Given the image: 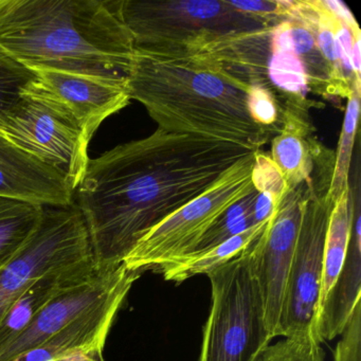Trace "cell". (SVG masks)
Masks as SVG:
<instances>
[{
	"instance_id": "cell-1",
	"label": "cell",
	"mask_w": 361,
	"mask_h": 361,
	"mask_svg": "<svg viewBox=\"0 0 361 361\" xmlns=\"http://www.w3.org/2000/svg\"><path fill=\"white\" fill-rule=\"evenodd\" d=\"M255 152L157 128L90 159L75 204L87 228L94 269L121 265L149 230Z\"/></svg>"
},
{
	"instance_id": "cell-2",
	"label": "cell",
	"mask_w": 361,
	"mask_h": 361,
	"mask_svg": "<svg viewBox=\"0 0 361 361\" xmlns=\"http://www.w3.org/2000/svg\"><path fill=\"white\" fill-rule=\"evenodd\" d=\"M126 90L130 100L141 103L164 132L255 151L274 135L251 119L248 84L198 48L135 47Z\"/></svg>"
},
{
	"instance_id": "cell-3",
	"label": "cell",
	"mask_w": 361,
	"mask_h": 361,
	"mask_svg": "<svg viewBox=\"0 0 361 361\" xmlns=\"http://www.w3.org/2000/svg\"><path fill=\"white\" fill-rule=\"evenodd\" d=\"M0 54L33 71L126 84L135 44L111 1L0 0Z\"/></svg>"
},
{
	"instance_id": "cell-4",
	"label": "cell",
	"mask_w": 361,
	"mask_h": 361,
	"mask_svg": "<svg viewBox=\"0 0 361 361\" xmlns=\"http://www.w3.org/2000/svg\"><path fill=\"white\" fill-rule=\"evenodd\" d=\"M334 159L331 153L319 156L312 179L306 185L301 225L287 276L276 336L289 339L312 338L320 341L317 335V321L320 310L325 238L335 204L329 196Z\"/></svg>"
},
{
	"instance_id": "cell-5",
	"label": "cell",
	"mask_w": 361,
	"mask_h": 361,
	"mask_svg": "<svg viewBox=\"0 0 361 361\" xmlns=\"http://www.w3.org/2000/svg\"><path fill=\"white\" fill-rule=\"evenodd\" d=\"M248 248L207 274L212 304L200 361H259L270 345L272 336Z\"/></svg>"
},
{
	"instance_id": "cell-6",
	"label": "cell",
	"mask_w": 361,
	"mask_h": 361,
	"mask_svg": "<svg viewBox=\"0 0 361 361\" xmlns=\"http://www.w3.org/2000/svg\"><path fill=\"white\" fill-rule=\"evenodd\" d=\"M194 47L216 59L228 73L248 85L267 88L282 113L287 107L312 109L305 73L293 49L288 20L219 35Z\"/></svg>"
},
{
	"instance_id": "cell-7",
	"label": "cell",
	"mask_w": 361,
	"mask_h": 361,
	"mask_svg": "<svg viewBox=\"0 0 361 361\" xmlns=\"http://www.w3.org/2000/svg\"><path fill=\"white\" fill-rule=\"evenodd\" d=\"M255 153L236 162L204 193L149 230L126 257L124 265L143 274L158 272L191 255L217 219L255 190L251 180Z\"/></svg>"
},
{
	"instance_id": "cell-8",
	"label": "cell",
	"mask_w": 361,
	"mask_h": 361,
	"mask_svg": "<svg viewBox=\"0 0 361 361\" xmlns=\"http://www.w3.org/2000/svg\"><path fill=\"white\" fill-rule=\"evenodd\" d=\"M111 5L130 31L135 47H193L219 35L267 27L236 11L227 0H117Z\"/></svg>"
},
{
	"instance_id": "cell-9",
	"label": "cell",
	"mask_w": 361,
	"mask_h": 361,
	"mask_svg": "<svg viewBox=\"0 0 361 361\" xmlns=\"http://www.w3.org/2000/svg\"><path fill=\"white\" fill-rule=\"evenodd\" d=\"M33 83L0 124V136L56 171L75 192L90 162V140L68 111Z\"/></svg>"
},
{
	"instance_id": "cell-10",
	"label": "cell",
	"mask_w": 361,
	"mask_h": 361,
	"mask_svg": "<svg viewBox=\"0 0 361 361\" xmlns=\"http://www.w3.org/2000/svg\"><path fill=\"white\" fill-rule=\"evenodd\" d=\"M90 264L94 265L90 236L77 206H44L43 219L35 235L0 270V321L42 276Z\"/></svg>"
},
{
	"instance_id": "cell-11",
	"label": "cell",
	"mask_w": 361,
	"mask_h": 361,
	"mask_svg": "<svg viewBox=\"0 0 361 361\" xmlns=\"http://www.w3.org/2000/svg\"><path fill=\"white\" fill-rule=\"evenodd\" d=\"M143 272L128 269L123 263L90 276L59 291L33 319L18 339L0 353V361H14L45 343L84 314L120 295H128Z\"/></svg>"
},
{
	"instance_id": "cell-12",
	"label": "cell",
	"mask_w": 361,
	"mask_h": 361,
	"mask_svg": "<svg viewBox=\"0 0 361 361\" xmlns=\"http://www.w3.org/2000/svg\"><path fill=\"white\" fill-rule=\"evenodd\" d=\"M307 183L289 190L284 200L274 209L261 235L248 248L251 269L261 290L266 322L272 338L276 337L287 276L301 225Z\"/></svg>"
},
{
	"instance_id": "cell-13",
	"label": "cell",
	"mask_w": 361,
	"mask_h": 361,
	"mask_svg": "<svg viewBox=\"0 0 361 361\" xmlns=\"http://www.w3.org/2000/svg\"><path fill=\"white\" fill-rule=\"evenodd\" d=\"M35 73L33 85L68 111L90 141L103 121L130 103L126 84L60 71Z\"/></svg>"
},
{
	"instance_id": "cell-14",
	"label": "cell",
	"mask_w": 361,
	"mask_h": 361,
	"mask_svg": "<svg viewBox=\"0 0 361 361\" xmlns=\"http://www.w3.org/2000/svg\"><path fill=\"white\" fill-rule=\"evenodd\" d=\"M0 196L48 207L75 204V192L59 173L1 136Z\"/></svg>"
},
{
	"instance_id": "cell-15",
	"label": "cell",
	"mask_w": 361,
	"mask_h": 361,
	"mask_svg": "<svg viewBox=\"0 0 361 361\" xmlns=\"http://www.w3.org/2000/svg\"><path fill=\"white\" fill-rule=\"evenodd\" d=\"M360 213L353 206L350 242L335 284L325 298L317 321V335L321 342L341 335L361 300Z\"/></svg>"
},
{
	"instance_id": "cell-16",
	"label": "cell",
	"mask_w": 361,
	"mask_h": 361,
	"mask_svg": "<svg viewBox=\"0 0 361 361\" xmlns=\"http://www.w3.org/2000/svg\"><path fill=\"white\" fill-rule=\"evenodd\" d=\"M310 111L287 107L282 113V126L271 140V159L276 162L288 190L312 178L314 158L320 143L312 137Z\"/></svg>"
},
{
	"instance_id": "cell-17",
	"label": "cell",
	"mask_w": 361,
	"mask_h": 361,
	"mask_svg": "<svg viewBox=\"0 0 361 361\" xmlns=\"http://www.w3.org/2000/svg\"><path fill=\"white\" fill-rule=\"evenodd\" d=\"M128 295H120L87 312L49 340L14 361H51L88 346H105L114 321Z\"/></svg>"
},
{
	"instance_id": "cell-18",
	"label": "cell",
	"mask_w": 361,
	"mask_h": 361,
	"mask_svg": "<svg viewBox=\"0 0 361 361\" xmlns=\"http://www.w3.org/2000/svg\"><path fill=\"white\" fill-rule=\"evenodd\" d=\"M92 264L50 272L28 287L0 321V353L26 331L37 314L64 287L84 280L94 271Z\"/></svg>"
},
{
	"instance_id": "cell-19",
	"label": "cell",
	"mask_w": 361,
	"mask_h": 361,
	"mask_svg": "<svg viewBox=\"0 0 361 361\" xmlns=\"http://www.w3.org/2000/svg\"><path fill=\"white\" fill-rule=\"evenodd\" d=\"M267 221L268 219L264 223L257 224L209 250L191 253L174 263L164 266L158 272L164 276V280L175 283L183 282L198 274L207 276L209 272L229 263L234 257L244 252L259 238L265 229Z\"/></svg>"
},
{
	"instance_id": "cell-20",
	"label": "cell",
	"mask_w": 361,
	"mask_h": 361,
	"mask_svg": "<svg viewBox=\"0 0 361 361\" xmlns=\"http://www.w3.org/2000/svg\"><path fill=\"white\" fill-rule=\"evenodd\" d=\"M43 215L42 204L0 196V270L28 244Z\"/></svg>"
},
{
	"instance_id": "cell-21",
	"label": "cell",
	"mask_w": 361,
	"mask_h": 361,
	"mask_svg": "<svg viewBox=\"0 0 361 361\" xmlns=\"http://www.w3.org/2000/svg\"><path fill=\"white\" fill-rule=\"evenodd\" d=\"M350 189L345 190L336 200L329 216L324 245V266H323L320 308L339 276L346 250H348L353 217V207L350 206Z\"/></svg>"
},
{
	"instance_id": "cell-22",
	"label": "cell",
	"mask_w": 361,
	"mask_h": 361,
	"mask_svg": "<svg viewBox=\"0 0 361 361\" xmlns=\"http://www.w3.org/2000/svg\"><path fill=\"white\" fill-rule=\"evenodd\" d=\"M288 22L290 23L293 49L303 66L308 90L322 98L337 99L331 69L321 54L314 35L303 23L297 20H290Z\"/></svg>"
},
{
	"instance_id": "cell-23",
	"label": "cell",
	"mask_w": 361,
	"mask_h": 361,
	"mask_svg": "<svg viewBox=\"0 0 361 361\" xmlns=\"http://www.w3.org/2000/svg\"><path fill=\"white\" fill-rule=\"evenodd\" d=\"M360 94L353 90L348 99L345 116L338 141L337 152L334 159L333 172L329 188V196L334 202L345 190L350 189L348 174L355 139L358 130L359 114H360Z\"/></svg>"
},
{
	"instance_id": "cell-24",
	"label": "cell",
	"mask_w": 361,
	"mask_h": 361,
	"mask_svg": "<svg viewBox=\"0 0 361 361\" xmlns=\"http://www.w3.org/2000/svg\"><path fill=\"white\" fill-rule=\"evenodd\" d=\"M257 194V190L255 189L240 202L230 207L202 236L192 253L202 252L219 246L229 238L255 226L253 208Z\"/></svg>"
},
{
	"instance_id": "cell-25",
	"label": "cell",
	"mask_w": 361,
	"mask_h": 361,
	"mask_svg": "<svg viewBox=\"0 0 361 361\" xmlns=\"http://www.w3.org/2000/svg\"><path fill=\"white\" fill-rule=\"evenodd\" d=\"M35 79V71L0 54V124L16 111Z\"/></svg>"
},
{
	"instance_id": "cell-26",
	"label": "cell",
	"mask_w": 361,
	"mask_h": 361,
	"mask_svg": "<svg viewBox=\"0 0 361 361\" xmlns=\"http://www.w3.org/2000/svg\"><path fill=\"white\" fill-rule=\"evenodd\" d=\"M247 106L255 124L276 134L282 126V109L271 92L261 85H249Z\"/></svg>"
},
{
	"instance_id": "cell-27",
	"label": "cell",
	"mask_w": 361,
	"mask_h": 361,
	"mask_svg": "<svg viewBox=\"0 0 361 361\" xmlns=\"http://www.w3.org/2000/svg\"><path fill=\"white\" fill-rule=\"evenodd\" d=\"M251 180L257 192L267 193L274 197L276 208L289 191L284 176L276 162L270 155L259 149L255 153Z\"/></svg>"
},
{
	"instance_id": "cell-28",
	"label": "cell",
	"mask_w": 361,
	"mask_h": 361,
	"mask_svg": "<svg viewBox=\"0 0 361 361\" xmlns=\"http://www.w3.org/2000/svg\"><path fill=\"white\" fill-rule=\"evenodd\" d=\"M321 342L316 339H289L268 345L259 361H323Z\"/></svg>"
},
{
	"instance_id": "cell-29",
	"label": "cell",
	"mask_w": 361,
	"mask_h": 361,
	"mask_svg": "<svg viewBox=\"0 0 361 361\" xmlns=\"http://www.w3.org/2000/svg\"><path fill=\"white\" fill-rule=\"evenodd\" d=\"M228 4L236 11L242 12L247 16H253L257 20H261L266 26L280 24V23L288 20L291 10L295 1L287 0H227Z\"/></svg>"
},
{
	"instance_id": "cell-30",
	"label": "cell",
	"mask_w": 361,
	"mask_h": 361,
	"mask_svg": "<svg viewBox=\"0 0 361 361\" xmlns=\"http://www.w3.org/2000/svg\"><path fill=\"white\" fill-rule=\"evenodd\" d=\"M335 361H361V300L341 334L335 350Z\"/></svg>"
},
{
	"instance_id": "cell-31",
	"label": "cell",
	"mask_w": 361,
	"mask_h": 361,
	"mask_svg": "<svg viewBox=\"0 0 361 361\" xmlns=\"http://www.w3.org/2000/svg\"><path fill=\"white\" fill-rule=\"evenodd\" d=\"M104 346H88L67 353L51 361H105L103 356Z\"/></svg>"
}]
</instances>
